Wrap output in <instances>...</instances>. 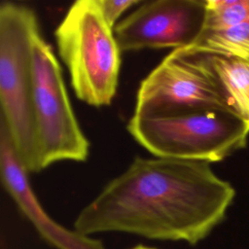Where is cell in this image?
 I'll return each mask as SVG.
<instances>
[{"label":"cell","mask_w":249,"mask_h":249,"mask_svg":"<svg viewBox=\"0 0 249 249\" xmlns=\"http://www.w3.org/2000/svg\"><path fill=\"white\" fill-rule=\"evenodd\" d=\"M234 196L209 162L136 157L80 211L74 231L195 245L224 220Z\"/></svg>","instance_id":"cell-1"},{"label":"cell","mask_w":249,"mask_h":249,"mask_svg":"<svg viewBox=\"0 0 249 249\" xmlns=\"http://www.w3.org/2000/svg\"><path fill=\"white\" fill-rule=\"evenodd\" d=\"M35 12L24 5H0L1 117L14 149L29 172H40L33 116L32 45L39 35Z\"/></svg>","instance_id":"cell-2"},{"label":"cell","mask_w":249,"mask_h":249,"mask_svg":"<svg viewBox=\"0 0 249 249\" xmlns=\"http://www.w3.org/2000/svg\"><path fill=\"white\" fill-rule=\"evenodd\" d=\"M54 37L77 98L93 107L110 105L118 89L122 51L96 0L75 1Z\"/></svg>","instance_id":"cell-3"},{"label":"cell","mask_w":249,"mask_h":249,"mask_svg":"<svg viewBox=\"0 0 249 249\" xmlns=\"http://www.w3.org/2000/svg\"><path fill=\"white\" fill-rule=\"evenodd\" d=\"M126 129L154 157L216 162L247 146L249 127L233 113L207 110L167 117L132 115Z\"/></svg>","instance_id":"cell-4"},{"label":"cell","mask_w":249,"mask_h":249,"mask_svg":"<svg viewBox=\"0 0 249 249\" xmlns=\"http://www.w3.org/2000/svg\"><path fill=\"white\" fill-rule=\"evenodd\" d=\"M207 110L233 113L208 56L186 48L172 51L140 83L133 115L167 117Z\"/></svg>","instance_id":"cell-5"},{"label":"cell","mask_w":249,"mask_h":249,"mask_svg":"<svg viewBox=\"0 0 249 249\" xmlns=\"http://www.w3.org/2000/svg\"><path fill=\"white\" fill-rule=\"evenodd\" d=\"M33 116L39 169L61 160H87L89 143L74 114L60 65L39 34L32 45Z\"/></svg>","instance_id":"cell-6"},{"label":"cell","mask_w":249,"mask_h":249,"mask_svg":"<svg viewBox=\"0 0 249 249\" xmlns=\"http://www.w3.org/2000/svg\"><path fill=\"white\" fill-rule=\"evenodd\" d=\"M207 0H152L140 4L114 28L122 52L191 48L205 27Z\"/></svg>","instance_id":"cell-7"},{"label":"cell","mask_w":249,"mask_h":249,"mask_svg":"<svg viewBox=\"0 0 249 249\" xmlns=\"http://www.w3.org/2000/svg\"><path fill=\"white\" fill-rule=\"evenodd\" d=\"M0 174L6 191L48 243L57 249H106L100 240L68 230L48 215L31 188L28 172L20 162L2 121H0Z\"/></svg>","instance_id":"cell-8"},{"label":"cell","mask_w":249,"mask_h":249,"mask_svg":"<svg viewBox=\"0 0 249 249\" xmlns=\"http://www.w3.org/2000/svg\"><path fill=\"white\" fill-rule=\"evenodd\" d=\"M207 56L233 113L249 127V62L219 55Z\"/></svg>","instance_id":"cell-9"},{"label":"cell","mask_w":249,"mask_h":249,"mask_svg":"<svg viewBox=\"0 0 249 249\" xmlns=\"http://www.w3.org/2000/svg\"><path fill=\"white\" fill-rule=\"evenodd\" d=\"M207 55L237 58L249 62V21L235 26L205 30L193 47Z\"/></svg>","instance_id":"cell-10"},{"label":"cell","mask_w":249,"mask_h":249,"mask_svg":"<svg viewBox=\"0 0 249 249\" xmlns=\"http://www.w3.org/2000/svg\"><path fill=\"white\" fill-rule=\"evenodd\" d=\"M140 2L139 0H96L105 20L112 28L116 27L120 17L125 11L131 7L138 6Z\"/></svg>","instance_id":"cell-11"},{"label":"cell","mask_w":249,"mask_h":249,"mask_svg":"<svg viewBox=\"0 0 249 249\" xmlns=\"http://www.w3.org/2000/svg\"><path fill=\"white\" fill-rule=\"evenodd\" d=\"M132 249H156V248H151V247H146V246H143V245H138Z\"/></svg>","instance_id":"cell-12"}]
</instances>
